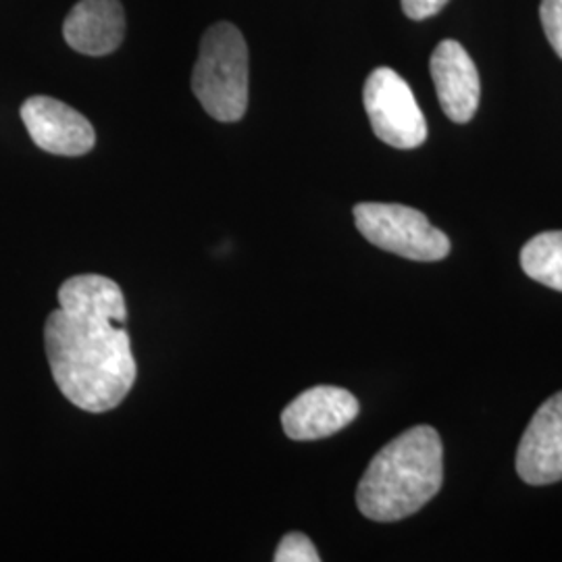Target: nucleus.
<instances>
[{"instance_id": "1", "label": "nucleus", "mask_w": 562, "mask_h": 562, "mask_svg": "<svg viewBox=\"0 0 562 562\" xmlns=\"http://www.w3.org/2000/svg\"><path fill=\"white\" fill-rule=\"evenodd\" d=\"M125 319L123 292L111 278L83 273L60 285L59 308L44 325V346L60 394L81 411H113L136 383Z\"/></svg>"}, {"instance_id": "2", "label": "nucleus", "mask_w": 562, "mask_h": 562, "mask_svg": "<svg viewBox=\"0 0 562 562\" xmlns=\"http://www.w3.org/2000/svg\"><path fill=\"white\" fill-rule=\"evenodd\" d=\"M442 482V438L434 427L417 425L385 443L369 462L357 506L371 521H402L422 510Z\"/></svg>"}, {"instance_id": "3", "label": "nucleus", "mask_w": 562, "mask_h": 562, "mask_svg": "<svg viewBox=\"0 0 562 562\" xmlns=\"http://www.w3.org/2000/svg\"><path fill=\"white\" fill-rule=\"evenodd\" d=\"M192 90L213 120L234 123L246 115L248 46L234 23H215L202 36Z\"/></svg>"}, {"instance_id": "4", "label": "nucleus", "mask_w": 562, "mask_h": 562, "mask_svg": "<svg viewBox=\"0 0 562 562\" xmlns=\"http://www.w3.org/2000/svg\"><path fill=\"white\" fill-rule=\"evenodd\" d=\"M355 223L373 246L404 259L442 261L450 255L448 236L417 209L387 202H361L355 206Z\"/></svg>"}, {"instance_id": "5", "label": "nucleus", "mask_w": 562, "mask_h": 562, "mask_svg": "<svg viewBox=\"0 0 562 562\" xmlns=\"http://www.w3.org/2000/svg\"><path fill=\"white\" fill-rule=\"evenodd\" d=\"M364 111L380 140L411 150L427 140V123L411 86L390 67H378L362 90Z\"/></svg>"}, {"instance_id": "6", "label": "nucleus", "mask_w": 562, "mask_h": 562, "mask_svg": "<svg viewBox=\"0 0 562 562\" xmlns=\"http://www.w3.org/2000/svg\"><path fill=\"white\" fill-rule=\"evenodd\" d=\"M21 120L34 144L50 155L81 157L97 144L92 123L69 104L50 97H32L23 102Z\"/></svg>"}, {"instance_id": "7", "label": "nucleus", "mask_w": 562, "mask_h": 562, "mask_svg": "<svg viewBox=\"0 0 562 562\" xmlns=\"http://www.w3.org/2000/svg\"><path fill=\"white\" fill-rule=\"evenodd\" d=\"M359 401L344 387L317 385L302 392L281 413V425L288 438L311 442L329 438L357 419Z\"/></svg>"}, {"instance_id": "8", "label": "nucleus", "mask_w": 562, "mask_h": 562, "mask_svg": "<svg viewBox=\"0 0 562 562\" xmlns=\"http://www.w3.org/2000/svg\"><path fill=\"white\" fill-rule=\"evenodd\" d=\"M517 473L529 485L562 480V392L543 402L522 434Z\"/></svg>"}, {"instance_id": "9", "label": "nucleus", "mask_w": 562, "mask_h": 562, "mask_svg": "<svg viewBox=\"0 0 562 562\" xmlns=\"http://www.w3.org/2000/svg\"><path fill=\"white\" fill-rule=\"evenodd\" d=\"M429 71L446 117L454 123H469L477 113L482 83L469 53L457 41H443L436 46Z\"/></svg>"}, {"instance_id": "10", "label": "nucleus", "mask_w": 562, "mask_h": 562, "mask_svg": "<svg viewBox=\"0 0 562 562\" xmlns=\"http://www.w3.org/2000/svg\"><path fill=\"white\" fill-rule=\"evenodd\" d=\"M63 36L81 55L102 57L115 53L125 36L120 0H80L63 23Z\"/></svg>"}, {"instance_id": "11", "label": "nucleus", "mask_w": 562, "mask_h": 562, "mask_svg": "<svg viewBox=\"0 0 562 562\" xmlns=\"http://www.w3.org/2000/svg\"><path fill=\"white\" fill-rule=\"evenodd\" d=\"M521 267L531 280L562 292V232H543L527 241Z\"/></svg>"}, {"instance_id": "12", "label": "nucleus", "mask_w": 562, "mask_h": 562, "mask_svg": "<svg viewBox=\"0 0 562 562\" xmlns=\"http://www.w3.org/2000/svg\"><path fill=\"white\" fill-rule=\"evenodd\" d=\"M276 562H319L322 557L315 548V543L311 542L304 533L292 531L288 536H283L278 550H276Z\"/></svg>"}, {"instance_id": "13", "label": "nucleus", "mask_w": 562, "mask_h": 562, "mask_svg": "<svg viewBox=\"0 0 562 562\" xmlns=\"http://www.w3.org/2000/svg\"><path fill=\"white\" fill-rule=\"evenodd\" d=\"M540 18L546 38L562 59V0H542Z\"/></svg>"}, {"instance_id": "14", "label": "nucleus", "mask_w": 562, "mask_h": 562, "mask_svg": "<svg viewBox=\"0 0 562 562\" xmlns=\"http://www.w3.org/2000/svg\"><path fill=\"white\" fill-rule=\"evenodd\" d=\"M450 0H402V11L408 20L423 21L438 15Z\"/></svg>"}]
</instances>
